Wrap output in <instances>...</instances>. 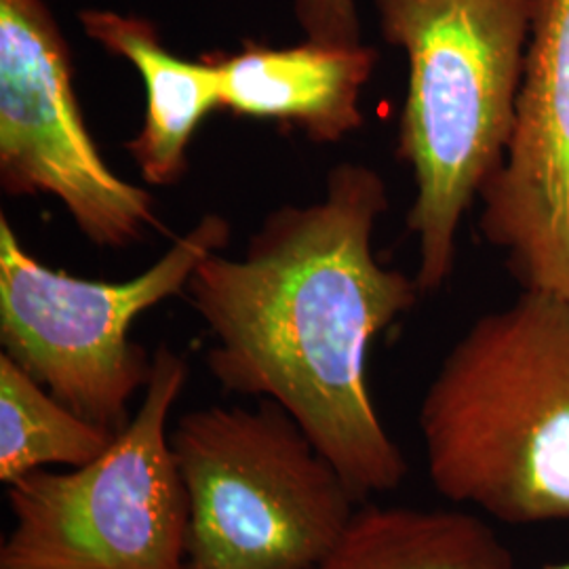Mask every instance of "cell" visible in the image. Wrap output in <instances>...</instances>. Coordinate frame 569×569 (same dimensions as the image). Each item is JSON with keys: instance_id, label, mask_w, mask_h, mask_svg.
I'll return each mask as SVG.
<instances>
[{"instance_id": "1", "label": "cell", "mask_w": 569, "mask_h": 569, "mask_svg": "<svg viewBox=\"0 0 569 569\" xmlns=\"http://www.w3.org/2000/svg\"><path fill=\"white\" fill-rule=\"evenodd\" d=\"M387 209L373 167L336 164L319 201L272 209L241 258L209 253L186 287L213 338L216 382L283 407L361 502L409 470L367 380L373 338L422 296L416 277L373 256Z\"/></svg>"}, {"instance_id": "2", "label": "cell", "mask_w": 569, "mask_h": 569, "mask_svg": "<svg viewBox=\"0 0 569 569\" xmlns=\"http://www.w3.org/2000/svg\"><path fill=\"white\" fill-rule=\"evenodd\" d=\"M432 488L509 526L569 521V300L523 291L479 317L428 385Z\"/></svg>"}, {"instance_id": "3", "label": "cell", "mask_w": 569, "mask_h": 569, "mask_svg": "<svg viewBox=\"0 0 569 569\" xmlns=\"http://www.w3.org/2000/svg\"><path fill=\"white\" fill-rule=\"evenodd\" d=\"M538 0H373L385 41L406 51L397 157L413 178L407 228L422 293L448 283L456 237L507 157Z\"/></svg>"}, {"instance_id": "4", "label": "cell", "mask_w": 569, "mask_h": 569, "mask_svg": "<svg viewBox=\"0 0 569 569\" xmlns=\"http://www.w3.org/2000/svg\"><path fill=\"white\" fill-rule=\"evenodd\" d=\"M169 441L190 510L183 569H315L361 505L268 399L186 411Z\"/></svg>"}, {"instance_id": "5", "label": "cell", "mask_w": 569, "mask_h": 569, "mask_svg": "<svg viewBox=\"0 0 569 569\" xmlns=\"http://www.w3.org/2000/svg\"><path fill=\"white\" fill-rule=\"evenodd\" d=\"M186 380L182 355L159 346L142 406L103 453L7 486L0 569H183L190 510L169 416Z\"/></svg>"}, {"instance_id": "6", "label": "cell", "mask_w": 569, "mask_h": 569, "mask_svg": "<svg viewBox=\"0 0 569 569\" xmlns=\"http://www.w3.org/2000/svg\"><path fill=\"white\" fill-rule=\"evenodd\" d=\"M232 226L204 213L163 256L124 281L56 270L34 258L0 213V345L63 406L119 435L146 388L152 357L131 327L154 306L186 293L197 266L224 251Z\"/></svg>"}, {"instance_id": "7", "label": "cell", "mask_w": 569, "mask_h": 569, "mask_svg": "<svg viewBox=\"0 0 569 569\" xmlns=\"http://www.w3.org/2000/svg\"><path fill=\"white\" fill-rule=\"evenodd\" d=\"M0 188L56 199L102 249L159 226L152 194L114 173L89 133L70 44L44 0H0Z\"/></svg>"}, {"instance_id": "8", "label": "cell", "mask_w": 569, "mask_h": 569, "mask_svg": "<svg viewBox=\"0 0 569 569\" xmlns=\"http://www.w3.org/2000/svg\"><path fill=\"white\" fill-rule=\"evenodd\" d=\"M479 230L523 291L569 300V0H538L507 157Z\"/></svg>"}, {"instance_id": "9", "label": "cell", "mask_w": 569, "mask_h": 569, "mask_svg": "<svg viewBox=\"0 0 569 569\" xmlns=\"http://www.w3.org/2000/svg\"><path fill=\"white\" fill-rule=\"evenodd\" d=\"M222 79V110L239 119L279 122L319 146L357 133L366 117L361 96L378 53L361 44L306 39L291 47L244 41L213 53Z\"/></svg>"}, {"instance_id": "10", "label": "cell", "mask_w": 569, "mask_h": 569, "mask_svg": "<svg viewBox=\"0 0 569 569\" xmlns=\"http://www.w3.org/2000/svg\"><path fill=\"white\" fill-rule=\"evenodd\" d=\"M84 34L129 61L146 87L140 131L124 150L150 186H176L188 171V148L204 119L222 110V79L213 53L186 60L171 53L161 30L140 16L82 9Z\"/></svg>"}, {"instance_id": "11", "label": "cell", "mask_w": 569, "mask_h": 569, "mask_svg": "<svg viewBox=\"0 0 569 569\" xmlns=\"http://www.w3.org/2000/svg\"><path fill=\"white\" fill-rule=\"evenodd\" d=\"M315 569H515V557L472 512L361 502Z\"/></svg>"}, {"instance_id": "12", "label": "cell", "mask_w": 569, "mask_h": 569, "mask_svg": "<svg viewBox=\"0 0 569 569\" xmlns=\"http://www.w3.org/2000/svg\"><path fill=\"white\" fill-rule=\"evenodd\" d=\"M117 435L84 420L0 352V481L42 468H77L103 453Z\"/></svg>"}, {"instance_id": "13", "label": "cell", "mask_w": 569, "mask_h": 569, "mask_svg": "<svg viewBox=\"0 0 569 569\" xmlns=\"http://www.w3.org/2000/svg\"><path fill=\"white\" fill-rule=\"evenodd\" d=\"M293 16L306 39L327 44H361L357 0H293Z\"/></svg>"}, {"instance_id": "14", "label": "cell", "mask_w": 569, "mask_h": 569, "mask_svg": "<svg viewBox=\"0 0 569 569\" xmlns=\"http://www.w3.org/2000/svg\"><path fill=\"white\" fill-rule=\"evenodd\" d=\"M545 569H569V559L568 561H563V563H552V566H547Z\"/></svg>"}]
</instances>
